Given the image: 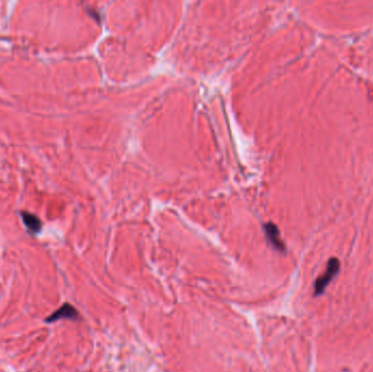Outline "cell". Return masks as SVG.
<instances>
[{
	"mask_svg": "<svg viewBox=\"0 0 373 372\" xmlns=\"http://www.w3.org/2000/svg\"><path fill=\"white\" fill-rule=\"evenodd\" d=\"M341 269V263L336 258H331L327 262L326 269L323 274H321L320 277H317L316 281L315 282V287H313V291H315V296H321L324 294L325 289L327 288L330 283L334 280V277L338 274Z\"/></svg>",
	"mask_w": 373,
	"mask_h": 372,
	"instance_id": "6da1fadb",
	"label": "cell"
},
{
	"mask_svg": "<svg viewBox=\"0 0 373 372\" xmlns=\"http://www.w3.org/2000/svg\"><path fill=\"white\" fill-rule=\"evenodd\" d=\"M79 314L77 309L70 304H64L60 308L52 314L48 318L45 320L46 323H54V322L59 320H78Z\"/></svg>",
	"mask_w": 373,
	"mask_h": 372,
	"instance_id": "7a4b0ae2",
	"label": "cell"
},
{
	"mask_svg": "<svg viewBox=\"0 0 373 372\" xmlns=\"http://www.w3.org/2000/svg\"><path fill=\"white\" fill-rule=\"evenodd\" d=\"M264 231L268 242H270L274 249L278 251H285V245L281 239L280 230H278V228L275 224L267 223V224L264 225Z\"/></svg>",
	"mask_w": 373,
	"mask_h": 372,
	"instance_id": "3957f363",
	"label": "cell"
},
{
	"mask_svg": "<svg viewBox=\"0 0 373 372\" xmlns=\"http://www.w3.org/2000/svg\"><path fill=\"white\" fill-rule=\"evenodd\" d=\"M22 220L24 225L27 226L28 231L29 234L32 235H36L42 229V222L37 216L34 214H31V213L28 212H22Z\"/></svg>",
	"mask_w": 373,
	"mask_h": 372,
	"instance_id": "277c9868",
	"label": "cell"
}]
</instances>
